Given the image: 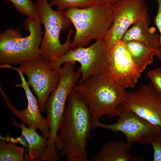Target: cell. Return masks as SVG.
<instances>
[{"label":"cell","mask_w":161,"mask_h":161,"mask_svg":"<svg viewBox=\"0 0 161 161\" xmlns=\"http://www.w3.org/2000/svg\"><path fill=\"white\" fill-rule=\"evenodd\" d=\"M11 2L15 8L30 20L39 18L36 3L33 0H6Z\"/></svg>","instance_id":"cell-19"},{"label":"cell","mask_w":161,"mask_h":161,"mask_svg":"<svg viewBox=\"0 0 161 161\" xmlns=\"http://www.w3.org/2000/svg\"><path fill=\"white\" fill-rule=\"evenodd\" d=\"M149 18L138 21L130 27L123 34L121 41L126 43L131 41H136L154 50L157 58L160 59L161 40L154 27H149Z\"/></svg>","instance_id":"cell-14"},{"label":"cell","mask_w":161,"mask_h":161,"mask_svg":"<svg viewBox=\"0 0 161 161\" xmlns=\"http://www.w3.org/2000/svg\"><path fill=\"white\" fill-rule=\"evenodd\" d=\"M123 105L161 128V93L155 90L151 83L141 85L136 91L127 92Z\"/></svg>","instance_id":"cell-12"},{"label":"cell","mask_w":161,"mask_h":161,"mask_svg":"<svg viewBox=\"0 0 161 161\" xmlns=\"http://www.w3.org/2000/svg\"><path fill=\"white\" fill-rule=\"evenodd\" d=\"M143 72L132 58L125 43L120 41L108 51L102 74L125 89L134 87Z\"/></svg>","instance_id":"cell-10"},{"label":"cell","mask_w":161,"mask_h":161,"mask_svg":"<svg viewBox=\"0 0 161 161\" xmlns=\"http://www.w3.org/2000/svg\"><path fill=\"white\" fill-rule=\"evenodd\" d=\"M67 101L55 139L56 151L67 161H88L86 148L92 129L88 106L74 89Z\"/></svg>","instance_id":"cell-1"},{"label":"cell","mask_w":161,"mask_h":161,"mask_svg":"<svg viewBox=\"0 0 161 161\" xmlns=\"http://www.w3.org/2000/svg\"><path fill=\"white\" fill-rule=\"evenodd\" d=\"M119 110V119L116 122L106 124L96 121L92 123V129L100 127L115 132H122L126 138L127 148L129 152L135 142L144 145H150L154 141L161 138L160 127L124 107L123 104L120 106Z\"/></svg>","instance_id":"cell-6"},{"label":"cell","mask_w":161,"mask_h":161,"mask_svg":"<svg viewBox=\"0 0 161 161\" xmlns=\"http://www.w3.org/2000/svg\"><path fill=\"white\" fill-rule=\"evenodd\" d=\"M38 16L44 26V32L40 46L43 59L53 62L65 54L71 47V37L74 32L68 31L66 40L63 44L60 40L61 31L65 32L72 22L64 12L53 10L48 0H37Z\"/></svg>","instance_id":"cell-5"},{"label":"cell","mask_w":161,"mask_h":161,"mask_svg":"<svg viewBox=\"0 0 161 161\" xmlns=\"http://www.w3.org/2000/svg\"><path fill=\"white\" fill-rule=\"evenodd\" d=\"M147 74L154 89L161 93V66L158 68L149 70Z\"/></svg>","instance_id":"cell-21"},{"label":"cell","mask_w":161,"mask_h":161,"mask_svg":"<svg viewBox=\"0 0 161 161\" xmlns=\"http://www.w3.org/2000/svg\"><path fill=\"white\" fill-rule=\"evenodd\" d=\"M153 149L154 161H161V138L153 142L151 144Z\"/></svg>","instance_id":"cell-22"},{"label":"cell","mask_w":161,"mask_h":161,"mask_svg":"<svg viewBox=\"0 0 161 161\" xmlns=\"http://www.w3.org/2000/svg\"><path fill=\"white\" fill-rule=\"evenodd\" d=\"M108 53L104 39H98L89 47L70 48L59 58L52 62L56 68L60 69L66 62H78L80 66L78 71L81 76L78 82L80 84L93 75L102 73Z\"/></svg>","instance_id":"cell-9"},{"label":"cell","mask_w":161,"mask_h":161,"mask_svg":"<svg viewBox=\"0 0 161 161\" xmlns=\"http://www.w3.org/2000/svg\"><path fill=\"white\" fill-rule=\"evenodd\" d=\"M157 1L158 2V7L157 12L155 18L154 23L160 33L161 49L160 60L161 61V0H157Z\"/></svg>","instance_id":"cell-23"},{"label":"cell","mask_w":161,"mask_h":161,"mask_svg":"<svg viewBox=\"0 0 161 161\" xmlns=\"http://www.w3.org/2000/svg\"><path fill=\"white\" fill-rule=\"evenodd\" d=\"M82 96L88 106L92 123L106 115L118 116L119 108L126 100L127 92L103 74L93 75L74 88Z\"/></svg>","instance_id":"cell-2"},{"label":"cell","mask_w":161,"mask_h":161,"mask_svg":"<svg viewBox=\"0 0 161 161\" xmlns=\"http://www.w3.org/2000/svg\"><path fill=\"white\" fill-rule=\"evenodd\" d=\"M114 18L105 38L106 48L110 51L133 24L149 17L144 0H120L113 7Z\"/></svg>","instance_id":"cell-11"},{"label":"cell","mask_w":161,"mask_h":161,"mask_svg":"<svg viewBox=\"0 0 161 161\" xmlns=\"http://www.w3.org/2000/svg\"><path fill=\"white\" fill-rule=\"evenodd\" d=\"M64 12L75 29L71 48L86 47L93 40L105 39L114 18L113 8L99 5Z\"/></svg>","instance_id":"cell-4"},{"label":"cell","mask_w":161,"mask_h":161,"mask_svg":"<svg viewBox=\"0 0 161 161\" xmlns=\"http://www.w3.org/2000/svg\"><path fill=\"white\" fill-rule=\"evenodd\" d=\"M98 5L113 7L120 0H94Z\"/></svg>","instance_id":"cell-24"},{"label":"cell","mask_w":161,"mask_h":161,"mask_svg":"<svg viewBox=\"0 0 161 161\" xmlns=\"http://www.w3.org/2000/svg\"><path fill=\"white\" fill-rule=\"evenodd\" d=\"M13 124L20 128L21 134L26 139L28 145V158L30 161L41 160L46 152L48 145V139L39 135L36 129L32 127H27L24 124H20L12 119Z\"/></svg>","instance_id":"cell-16"},{"label":"cell","mask_w":161,"mask_h":161,"mask_svg":"<svg viewBox=\"0 0 161 161\" xmlns=\"http://www.w3.org/2000/svg\"><path fill=\"white\" fill-rule=\"evenodd\" d=\"M52 7H56L58 10L63 11L72 8H83L98 5L94 0H49Z\"/></svg>","instance_id":"cell-20"},{"label":"cell","mask_w":161,"mask_h":161,"mask_svg":"<svg viewBox=\"0 0 161 161\" xmlns=\"http://www.w3.org/2000/svg\"><path fill=\"white\" fill-rule=\"evenodd\" d=\"M19 66L37 96L41 112H44L47 100L59 82L60 69H56L52 62L44 59L25 61Z\"/></svg>","instance_id":"cell-7"},{"label":"cell","mask_w":161,"mask_h":161,"mask_svg":"<svg viewBox=\"0 0 161 161\" xmlns=\"http://www.w3.org/2000/svg\"><path fill=\"white\" fill-rule=\"evenodd\" d=\"M24 153L23 148L13 143H6L4 139H0V161H24Z\"/></svg>","instance_id":"cell-18"},{"label":"cell","mask_w":161,"mask_h":161,"mask_svg":"<svg viewBox=\"0 0 161 161\" xmlns=\"http://www.w3.org/2000/svg\"><path fill=\"white\" fill-rule=\"evenodd\" d=\"M127 148V144L120 141H111L102 146L99 152L91 158L92 161H143V157L132 156Z\"/></svg>","instance_id":"cell-15"},{"label":"cell","mask_w":161,"mask_h":161,"mask_svg":"<svg viewBox=\"0 0 161 161\" xmlns=\"http://www.w3.org/2000/svg\"><path fill=\"white\" fill-rule=\"evenodd\" d=\"M75 63L66 62L61 67L59 82L46 102V118L52 136H55L58 133L68 96L81 76L80 72L75 70Z\"/></svg>","instance_id":"cell-8"},{"label":"cell","mask_w":161,"mask_h":161,"mask_svg":"<svg viewBox=\"0 0 161 161\" xmlns=\"http://www.w3.org/2000/svg\"><path fill=\"white\" fill-rule=\"evenodd\" d=\"M27 24L30 34L25 37L18 28H9L0 33V64L16 65L43 59L40 49L43 35L40 20L28 19Z\"/></svg>","instance_id":"cell-3"},{"label":"cell","mask_w":161,"mask_h":161,"mask_svg":"<svg viewBox=\"0 0 161 161\" xmlns=\"http://www.w3.org/2000/svg\"><path fill=\"white\" fill-rule=\"evenodd\" d=\"M13 69L19 74L21 81V83L17 84L15 86L21 87L23 89L27 100L28 105L24 110L18 109L14 106L0 86L1 93L7 106L21 121L22 123L26 124L28 127H33L36 129H39L44 137L48 139L49 135V123L46 118H44L41 114L37 99L30 90L22 71L19 68L13 67Z\"/></svg>","instance_id":"cell-13"},{"label":"cell","mask_w":161,"mask_h":161,"mask_svg":"<svg viewBox=\"0 0 161 161\" xmlns=\"http://www.w3.org/2000/svg\"><path fill=\"white\" fill-rule=\"evenodd\" d=\"M125 44L132 58L143 71L153 62L154 56L158 57L154 50L138 41H131Z\"/></svg>","instance_id":"cell-17"}]
</instances>
